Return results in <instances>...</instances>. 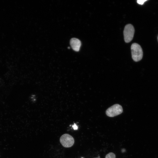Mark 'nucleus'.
<instances>
[{"label": "nucleus", "instance_id": "obj_1", "mask_svg": "<svg viewBox=\"0 0 158 158\" xmlns=\"http://www.w3.org/2000/svg\"><path fill=\"white\" fill-rule=\"evenodd\" d=\"M131 49L133 60L136 62L140 60L143 56V51L141 46L136 43H134L132 44Z\"/></svg>", "mask_w": 158, "mask_h": 158}, {"label": "nucleus", "instance_id": "obj_2", "mask_svg": "<svg viewBox=\"0 0 158 158\" xmlns=\"http://www.w3.org/2000/svg\"><path fill=\"white\" fill-rule=\"evenodd\" d=\"M135 30L133 26L130 24H128L125 27L123 35L125 42L126 43L130 42L133 39Z\"/></svg>", "mask_w": 158, "mask_h": 158}, {"label": "nucleus", "instance_id": "obj_3", "mask_svg": "<svg viewBox=\"0 0 158 158\" xmlns=\"http://www.w3.org/2000/svg\"><path fill=\"white\" fill-rule=\"evenodd\" d=\"M123 111L122 106L118 104H115L106 110V115L110 117H113L121 114Z\"/></svg>", "mask_w": 158, "mask_h": 158}, {"label": "nucleus", "instance_id": "obj_4", "mask_svg": "<svg viewBox=\"0 0 158 158\" xmlns=\"http://www.w3.org/2000/svg\"><path fill=\"white\" fill-rule=\"evenodd\" d=\"M60 143L65 147H69L72 146L74 142L73 137L68 134L63 135L60 139Z\"/></svg>", "mask_w": 158, "mask_h": 158}, {"label": "nucleus", "instance_id": "obj_5", "mask_svg": "<svg viewBox=\"0 0 158 158\" xmlns=\"http://www.w3.org/2000/svg\"><path fill=\"white\" fill-rule=\"evenodd\" d=\"M70 44L74 50L76 51L79 50L81 45V42L80 40L76 38H72L70 40Z\"/></svg>", "mask_w": 158, "mask_h": 158}, {"label": "nucleus", "instance_id": "obj_6", "mask_svg": "<svg viewBox=\"0 0 158 158\" xmlns=\"http://www.w3.org/2000/svg\"><path fill=\"white\" fill-rule=\"evenodd\" d=\"M115 155L112 152H110L107 154L105 157V158H115Z\"/></svg>", "mask_w": 158, "mask_h": 158}, {"label": "nucleus", "instance_id": "obj_7", "mask_svg": "<svg viewBox=\"0 0 158 158\" xmlns=\"http://www.w3.org/2000/svg\"><path fill=\"white\" fill-rule=\"evenodd\" d=\"M146 1H147V0H138L137 1V2L138 3L142 5Z\"/></svg>", "mask_w": 158, "mask_h": 158}, {"label": "nucleus", "instance_id": "obj_8", "mask_svg": "<svg viewBox=\"0 0 158 158\" xmlns=\"http://www.w3.org/2000/svg\"><path fill=\"white\" fill-rule=\"evenodd\" d=\"M73 127L74 130H77L78 128V126L75 124L73 126Z\"/></svg>", "mask_w": 158, "mask_h": 158}, {"label": "nucleus", "instance_id": "obj_9", "mask_svg": "<svg viewBox=\"0 0 158 158\" xmlns=\"http://www.w3.org/2000/svg\"></svg>", "mask_w": 158, "mask_h": 158}, {"label": "nucleus", "instance_id": "obj_10", "mask_svg": "<svg viewBox=\"0 0 158 158\" xmlns=\"http://www.w3.org/2000/svg\"></svg>", "mask_w": 158, "mask_h": 158}]
</instances>
